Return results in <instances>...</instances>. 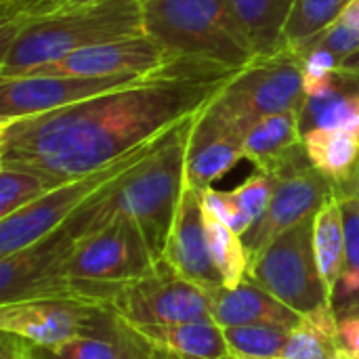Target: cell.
<instances>
[{
  "mask_svg": "<svg viewBox=\"0 0 359 359\" xmlns=\"http://www.w3.org/2000/svg\"><path fill=\"white\" fill-rule=\"evenodd\" d=\"M236 69L183 57L139 82L0 124V164L59 183L97 172L198 116Z\"/></svg>",
  "mask_w": 359,
  "mask_h": 359,
  "instance_id": "6da1fadb",
  "label": "cell"
},
{
  "mask_svg": "<svg viewBox=\"0 0 359 359\" xmlns=\"http://www.w3.org/2000/svg\"><path fill=\"white\" fill-rule=\"evenodd\" d=\"M194 120L196 116L179 124L147 160L93 198L61 229L78 242L114 219L126 217L141 229L154 261L162 267L185 191V160Z\"/></svg>",
  "mask_w": 359,
  "mask_h": 359,
  "instance_id": "7a4b0ae2",
  "label": "cell"
},
{
  "mask_svg": "<svg viewBox=\"0 0 359 359\" xmlns=\"http://www.w3.org/2000/svg\"><path fill=\"white\" fill-rule=\"evenodd\" d=\"M145 36L141 0H88L19 32L2 50L0 78L25 76L97 44Z\"/></svg>",
  "mask_w": 359,
  "mask_h": 359,
  "instance_id": "3957f363",
  "label": "cell"
},
{
  "mask_svg": "<svg viewBox=\"0 0 359 359\" xmlns=\"http://www.w3.org/2000/svg\"><path fill=\"white\" fill-rule=\"evenodd\" d=\"M303 101L305 78L301 57L294 50L282 48L271 57H257L196 116L189 147L225 135L244 139V133L261 118L299 111Z\"/></svg>",
  "mask_w": 359,
  "mask_h": 359,
  "instance_id": "277c9868",
  "label": "cell"
},
{
  "mask_svg": "<svg viewBox=\"0 0 359 359\" xmlns=\"http://www.w3.org/2000/svg\"><path fill=\"white\" fill-rule=\"evenodd\" d=\"M145 34L181 57L244 69L257 53L231 0H141Z\"/></svg>",
  "mask_w": 359,
  "mask_h": 359,
  "instance_id": "5b68a950",
  "label": "cell"
},
{
  "mask_svg": "<svg viewBox=\"0 0 359 359\" xmlns=\"http://www.w3.org/2000/svg\"><path fill=\"white\" fill-rule=\"evenodd\" d=\"M170 133L133 149L122 160L97 172H90V175H84V177H78V179H72L53 187L48 194L38 198L29 206L13 212L6 219H0V259L11 257L23 248H29L36 242L44 240L46 236L55 233L78 210H82L93 198H97L103 189L111 187L118 179H122L126 172H130L135 166L147 160L168 139Z\"/></svg>",
  "mask_w": 359,
  "mask_h": 359,
  "instance_id": "8992f818",
  "label": "cell"
},
{
  "mask_svg": "<svg viewBox=\"0 0 359 359\" xmlns=\"http://www.w3.org/2000/svg\"><path fill=\"white\" fill-rule=\"evenodd\" d=\"M311 233L313 219L282 233L248 263L246 273V278L303 318L324 307H332L330 292L316 265Z\"/></svg>",
  "mask_w": 359,
  "mask_h": 359,
  "instance_id": "52a82bcc",
  "label": "cell"
},
{
  "mask_svg": "<svg viewBox=\"0 0 359 359\" xmlns=\"http://www.w3.org/2000/svg\"><path fill=\"white\" fill-rule=\"evenodd\" d=\"M160 271L141 229L126 217H118L99 231L80 238L57 276L97 282L130 284Z\"/></svg>",
  "mask_w": 359,
  "mask_h": 359,
  "instance_id": "ba28073f",
  "label": "cell"
},
{
  "mask_svg": "<svg viewBox=\"0 0 359 359\" xmlns=\"http://www.w3.org/2000/svg\"><path fill=\"white\" fill-rule=\"evenodd\" d=\"M111 316L130 324L212 322L210 290L162 265L158 273L124 284L111 303Z\"/></svg>",
  "mask_w": 359,
  "mask_h": 359,
  "instance_id": "9c48e42d",
  "label": "cell"
},
{
  "mask_svg": "<svg viewBox=\"0 0 359 359\" xmlns=\"http://www.w3.org/2000/svg\"><path fill=\"white\" fill-rule=\"evenodd\" d=\"M149 74L122 76H17L0 78V124L61 109L130 86Z\"/></svg>",
  "mask_w": 359,
  "mask_h": 359,
  "instance_id": "30bf717a",
  "label": "cell"
},
{
  "mask_svg": "<svg viewBox=\"0 0 359 359\" xmlns=\"http://www.w3.org/2000/svg\"><path fill=\"white\" fill-rule=\"evenodd\" d=\"M111 313L69 301H19L0 305V330L40 349H53L101 330Z\"/></svg>",
  "mask_w": 359,
  "mask_h": 359,
  "instance_id": "8fae6325",
  "label": "cell"
},
{
  "mask_svg": "<svg viewBox=\"0 0 359 359\" xmlns=\"http://www.w3.org/2000/svg\"><path fill=\"white\" fill-rule=\"evenodd\" d=\"M332 198H337L334 183L324 177L313 164L284 179H278L276 194L265 215L242 238L248 252V263L259 252H263L276 238L313 219L318 210L326 206Z\"/></svg>",
  "mask_w": 359,
  "mask_h": 359,
  "instance_id": "7c38bea8",
  "label": "cell"
},
{
  "mask_svg": "<svg viewBox=\"0 0 359 359\" xmlns=\"http://www.w3.org/2000/svg\"><path fill=\"white\" fill-rule=\"evenodd\" d=\"M183 59L151 36H135L76 50L25 76H122L151 74Z\"/></svg>",
  "mask_w": 359,
  "mask_h": 359,
  "instance_id": "4fadbf2b",
  "label": "cell"
},
{
  "mask_svg": "<svg viewBox=\"0 0 359 359\" xmlns=\"http://www.w3.org/2000/svg\"><path fill=\"white\" fill-rule=\"evenodd\" d=\"M162 265L179 278H185L206 290L223 286V278L217 271L208 250L200 191L185 187Z\"/></svg>",
  "mask_w": 359,
  "mask_h": 359,
  "instance_id": "5bb4252c",
  "label": "cell"
},
{
  "mask_svg": "<svg viewBox=\"0 0 359 359\" xmlns=\"http://www.w3.org/2000/svg\"><path fill=\"white\" fill-rule=\"evenodd\" d=\"M116 320L120 332L141 351L181 359H223L229 353L223 328L215 322L130 324Z\"/></svg>",
  "mask_w": 359,
  "mask_h": 359,
  "instance_id": "9a60e30c",
  "label": "cell"
},
{
  "mask_svg": "<svg viewBox=\"0 0 359 359\" xmlns=\"http://www.w3.org/2000/svg\"><path fill=\"white\" fill-rule=\"evenodd\" d=\"M210 313L212 322L221 328L267 324L294 330L303 322L301 313L284 305L250 278H244L236 288L221 286L210 290Z\"/></svg>",
  "mask_w": 359,
  "mask_h": 359,
  "instance_id": "2e32d148",
  "label": "cell"
},
{
  "mask_svg": "<svg viewBox=\"0 0 359 359\" xmlns=\"http://www.w3.org/2000/svg\"><path fill=\"white\" fill-rule=\"evenodd\" d=\"M311 164L334 183L337 198L359 191V135L351 130H311L303 137Z\"/></svg>",
  "mask_w": 359,
  "mask_h": 359,
  "instance_id": "e0dca14e",
  "label": "cell"
},
{
  "mask_svg": "<svg viewBox=\"0 0 359 359\" xmlns=\"http://www.w3.org/2000/svg\"><path fill=\"white\" fill-rule=\"evenodd\" d=\"M303 143L299 111H282L255 122L242 139L244 158L257 166V170H267L294 145Z\"/></svg>",
  "mask_w": 359,
  "mask_h": 359,
  "instance_id": "ac0fdd59",
  "label": "cell"
},
{
  "mask_svg": "<svg viewBox=\"0 0 359 359\" xmlns=\"http://www.w3.org/2000/svg\"><path fill=\"white\" fill-rule=\"evenodd\" d=\"M231 4L257 57H271L282 50V36L294 0H231Z\"/></svg>",
  "mask_w": 359,
  "mask_h": 359,
  "instance_id": "d6986e66",
  "label": "cell"
},
{
  "mask_svg": "<svg viewBox=\"0 0 359 359\" xmlns=\"http://www.w3.org/2000/svg\"><path fill=\"white\" fill-rule=\"evenodd\" d=\"M313 257L326 290L332 292L345 265V223L339 198H332L313 217Z\"/></svg>",
  "mask_w": 359,
  "mask_h": 359,
  "instance_id": "ffe728a7",
  "label": "cell"
},
{
  "mask_svg": "<svg viewBox=\"0 0 359 359\" xmlns=\"http://www.w3.org/2000/svg\"><path fill=\"white\" fill-rule=\"evenodd\" d=\"M299 126L305 137L311 130H351L359 135V95L332 86L318 95H305L299 109Z\"/></svg>",
  "mask_w": 359,
  "mask_h": 359,
  "instance_id": "44dd1931",
  "label": "cell"
},
{
  "mask_svg": "<svg viewBox=\"0 0 359 359\" xmlns=\"http://www.w3.org/2000/svg\"><path fill=\"white\" fill-rule=\"evenodd\" d=\"M240 160L244 158L242 137L225 135L206 141L196 147H187L185 160V187L194 191H204L212 187L215 181L223 179Z\"/></svg>",
  "mask_w": 359,
  "mask_h": 359,
  "instance_id": "7402d4cb",
  "label": "cell"
},
{
  "mask_svg": "<svg viewBox=\"0 0 359 359\" xmlns=\"http://www.w3.org/2000/svg\"><path fill=\"white\" fill-rule=\"evenodd\" d=\"M345 223V265L332 292L337 318L359 316V191L339 198Z\"/></svg>",
  "mask_w": 359,
  "mask_h": 359,
  "instance_id": "603a6c76",
  "label": "cell"
},
{
  "mask_svg": "<svg viewBox=\"0 0 359 359\" xmlns=\"http://www.w3.org/2000/svg\"><path fill=\"white\" fill-rule=\"evenodd\" d=\"M341 347L339 318L332 307H324L305 316L290 332L282 359H337Z\"/></svg>",
  "mask_w": 359,
  "mask_h": 359,
  "instance_id": "cb8c5ba5",
  "label": "cell"
},
{
  "mask_svg": "<svg viewBox=\"0 0 359 359\" xmlns=\"http://www.w3.org/2000/svg\"><path fill=\"white\" fill-rule=\"evenodd\" d=\"M130 355L133 345L116 326L114 316L101 330L74 339L65 345L53 349L32 345V359H128Z\"/></svg>",
  "mask_w": 359,
  "mask_h": 359,
  "instance_id": "d4e9b609",
  "label": "cell"
},
{
  "mask_svg": "<svg viewBox=\"0 0 359 359\" xmlns=\"http://www.w3.org/2000/svg\"><path fill=\"white\" fill-rule=\"evenodd\" d=\"M204 227L210 259L223 278V286L236 288L248 273V252L242 236L208 210H204Z\"/></svg>",
  "mask_w": 359,
  "mask_h": 359,
  "instance_id": "484cf974",
  "label": "cell"
},
{
  "mask_svg": "<svg viewBox=\"0 0 359 359\" xmlns=\"http://www.w3.org/2000/svg\"><path fill=\"white\" fill-rule=\"evenodd\" d=\"M349 2L351 0H294L284 27L282 48L294 50L322 34L341 19Z\"/></svg>",
  "mask_w": 359,
  "mask_h": 359,
  "instance_id": "4316f807",
  "label": "cell"
},
{
  "mask_svg": "<svg viewBox=\"0 0 359 359\" xmlns=\"http://www.w3.org/2000/svg\"><path fill=\"white\" fill-rule=\"evenodd\" d=\"M57 185H61L57 179L42 172L0 164V219L29 206Z\"/></svg>",
  "mask_w": 359,
  "mask_h": 359,
  "instance_id": "83f0119b",
  "label": "cell"
},
{
  "mask_svg": "<svg viewBox=\"0 0 359 359\" xmlns=\"http://www.w3.org/2000/svg\"><path fill=\"white\" fill-rule=\"evenodd\" d=\"M292 330L267 324L223 328L231 355L252 359H282Z\"/></svg>",
  "mask_w": 359,
  "mask_h": 359,
  "instance_id": "f1b7e54d",
  "label": "cell"
},
{
  "mask_svg": "<svg viewBox=\"0 0 359 359\" xmlns=\"http://www.w3.org/2000/svg\"><path fill=\"white\" fill-rule=\"evenodd\" d=\"M278 187V179L273 175H267L263 170H257L252 177H248L242 185L231 189V196L236 198L238 206L244 210V215L252 221V225L265 215L273 194Z\"/></svg>",
  "mask_w": 359,
  "mask_h": 359,
  "instance_id": "f546056e",
  "label": "cell"
},
{
  "mask_svg": "<svg viewBox=\"0 0 359 359\" xmlns=\"http://www.w3.org/2000/svg\"><path fill=\"white\" fill-rule=\"evenodd\" d=\"M313 48L328 50L334 57H339L341 61H345L347 57L355 55L359 50V34L351 25H347L343 19H339L330 27H326L322 34H318L316 38H311L303 46L294 48V53L297 55H303V53L313 50Z\"/></svg>",
  "mask_w": 359,
  "mask_h": 359,
  "instance_id": "4dcf8cb0",
  "label": "cell"
},
{
  "mask_svg": "<svg viewBox=\"0 0 359 359\" xmlns=\"http://www.w3.org/2000/svg\"><path fill=\"white\" fill-rule=\"evenodd\" d=\"M202 198V206L204 210H208L210 215H215L217 219H221L225 225H229L238 236H246L252 227V221L244 215V210L238 206L236 198L231 196V191H221L215 187H208L200 194Z\"/></svg>",
  "mask_w": 359,
  "mask_h": 359,
  "instance_id": "1f68e13d",
  "label": "cell"
},
{
  "mask_svg": "<svg viewBox=\"0 0 359 359\" xmlns=\"http://www.w3.org/2000/svg\"><path fill=\"white\" fill-rule=\"evenodd\" d=\"M339 337L341 345L359 358V316L339 318Z\"/></svg>",
  "mask_w": 359,
  "mask_h": 359,
  "instance_id": "d6a6232c",
  "label": "cell"
},
{
  "mask_svg": "<svg viewBox=\"0 0 359 359\" xmlns=\"http://www.w3.org/2000/svg\"><path fill=\"white\" fill-rule=\"evenodd\" d=\"M27 351H29V343L15 337V334H8V332H2V345H0V359H27Z\"/></svg>",
  "mask_w": 359,
  "mask_h": 359,
  "instance_id": "836d02e7",
  "label": "cell"
},
{
  "mask_svg": "<svg viewBox=\"0 0 359 359\" xmlns=\"http://www.w3.org/2000/svg\"><path fill=\"white\" fill-rule=\"evenodd\" d=\"M341 19H343L347 25H351V27L359 34V0H351V2L347 4V8L343 11Z\"/></svg>",
  "mask_w": 359,
  "mask_h": 359,
  "instance_id": "e575fe53",
  "label": "cell"
},
{
  "mask_svg": "<svg viewBox=\"0 0 359 359\" xmlns=\"http://www.w3.org/2000/svg\"><path fill=\"white\" fill-rule=\"evenodd\" d=\"M341 69H347V72H359V50L355 55L347 57L343 63H341Z\"/></svg>",
  "mask_w": 359,
  "mask_h": 359,
  "instance_id": "d590c367",
  "label": "cell"
},
{
  "mask_svg": "<svg viewBox=\"0 0 359 359\" xmlns=\"http://www.w3.org/2000/svg\"><path fill=\"white\" fill-rule=\"evenodd\" d=\"M337 359H359V358H355V355H353L351 351H347L345 347H341V349H339V353H337Z\"/></svg>",
  "mask_w": 359,
  "mask_h": 359,
  "instance_id": "8d00e7d4",
  "label": "cell"
},
{
  "mask_svg": "<svg viewBox=\"0 0 359 359\" xmlns=\"http://www.w3.org/2000/svg\"><path fill=\"white\" fill-rule=\"evenodd\" d=\"M130 345H133V343H130ZM128 359H149V358H147V353H143L141 349H137V347L133 345V355H130Z\"/></svg>",
  "mask_w": 359,
  "mask_h": 359,
  "instance_id": "74e56055",
  "label": "cell"
},
{
  "mask_svg": "<svg viewBox=\"0 0 359 359\" xmlns=\"http://www.w3.org/2000/svg\"><path fill=\"white\" fill-rule=\"evenodd\" d=\"M143 353H147V351H143ZM147 358L149 359H181V358H170V355H162V353H147Z\"/></svg>",
  "mask_w": 359,
  "mask_h": 359,
  "instance_id": "f35d334b",
  "label": "cell"
},
{
  "mask_svg": "<svg viewBox=\"0 0 359 359\" xmlns=\"http://www.w3.org/2000/svg\"><path fill=\"white\" fill-rule=\"evenodd\" d=\"M27 359H32V345H29V351H27Z\"/></svg>",
  "mask_w": 359,
  "mask_h": 359,
  "instance_id": "ab89813d",
  "label": "cell"
},
{
  "mask_svg": "<svg viewBox=\"0 0 359 359\" xmlns=\"http://www.w3.org/2000/svg\"><path fill=\"white\" fill-rule=\"evenodd\" d=\"M223 359H238L236 355H227V358H223Z\"/></svg>",
  "mask_w": 359,
  "mask_h": 359,
  "instance_id": "60d3db41",
  "label": "cell"
},
{
  "mask_svg": "<svg viewBox=\"0 0 359 359\" xmlns=\"http://www.w3.org/2000/svg\"><path fill=\"white\" fill-rule=\"evenodd\" d=\"M358 183H359V164H358Z\"/></svg>",
  "mask_w": 359,
  "mask_h": 359,
  "instance_id": "b9f144b4",
  "label": "cell"
},
{
  "mask_svg": "<svg viewBox=\"0 0 359 359\" xmlns=\"http://www.w3.org/2000/svg\"><path fill=\"white\" fill-rule=\"evenodd\" d=\"M236 358H238V355H236ZM238 359H252V358H238Z\"/></svg>",
  "mask_w": 359,
  "mask_h": 359,
  "instance_id": "7bdbcfd3",
  "label": "cell"
}]
</instances>
